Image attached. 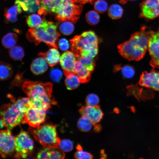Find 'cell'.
I'll return each mask as SVG.
<instances>
[{
  "label": "cell",
  "instance_id": "6da1fadb",
  "mask_svg": "<svg viewBox=\"0 0 159 159\" xmlns=\"http://www.w3.org/2000/svg\"><path fill=\"white\" fill-rule=\"evenodd\" d=\"M52 87L51 83L39 81H26L22 85L32 107L45 111L51 108L52 105L57 104L52 95Z\"/></svg>",
  "mask_w": 159,
  "mask_h": 159
},
{
  "label": "cell",
  "instance_id": "7a4b0ae2",
  "mask_svg": "<svg viewBox=\"0 0 159 159\" xmlns=\"http://www.w3.org/2000/svg\"><path fill=\"white\" fill-rule=\"evenodd\" d=\"M145 27L133 34L130 39L118 46L120 54L129 61H139L143 58L148 49L151 31Z\"/></svg>",
  "mask_w": 159,
  "mask_h": 159
},
{
  "label": "cell",
  "instance_id": "3957f363",
  "mask_svg": "<svg viewBox=\"0 0 159 159\" xmlns=\"http://www.w3.org/2000/svg\"><path fill=\"white\" fill-rule=\"evenodd\" d=\"M32 107L28 97H20L14 102L2 105L1 107V119L5 127L11 130L22 124L25 113Z\"/></svg>",
  "mask_w": 159,
  "mask_h": 159
},
{
  "label": "cell",
  "instance_id": "277c9868",
  "mask_svg": "<svg viewBox=\"0 0 159 159\" xmlns=\"http://www.w3.org/2000/svg\"><path fill=\"white\" fill-rule=\"evenodd\" d=\"M98 42L97 36L92 31L84 32L70 40L71 49L76 58L93 59L98 53Z\"/></svg>",
  "mask_w": 159,
  "mask_h": 159
},
{
  "label": "cell",
  "instance_id": "5b68a950",
  "mask_svg": "<svg viewBox=\"0 0 159 159\" xmlns=\"http://www.w3.org/2000/svg\"><path fill=\"white\" fill-rule=\"evenodd\" d=\"M57 26L56 24L43 20L38 27L28 30L26 38L36 45L43 42L49 46L57 48L56 42L60 36L57 30Z\"/></svg>",
  "mask_w": 159,
  "mask_h": 159
},
{
  "label": "cell",
  "instance_id": "8992f818",
  "mask_svg": "<svg viewBox=\"0 0 159 159\" xmlns=\"http://www.w3.org/2000/svg\"><path fill=\"white\" fill-rule=\"evenodd\" d=\"M28 131L44 148H59L61 140L54 125L49 123L42 124L39 128L31 127Z\"/></svg>",
  "mask_w": 159,
  "mask_h": 159
},
{
  "label": "cell",
  "instance_id": "52a82bcc",
  "mask_svg": "<svg viewBox=\"0 0 159 159\" xmlns=\"http://www.w3.org/2000/svg\"><path fill=\"white\" fill-rule=\"evenodd\" d=\"M72 0H63L55 12V19L59 22L68 20L75 23L79 18L82 5Z\"/></svg>",
  "mask_w": 159,
  "mask_h": 159
},
{
  "label": "cell",
  "instance_id": "ba28073f",
  "mask_svg": "<svg viewBox=\"0 0 159 159\" xmlns=\"http://www.w3.org/2000/svg\"><path fill=\"white\" fill-rule=\"evenodd\" d=\"M15 153L14 158H26L32 151L34 143L28 133L21 131L15 136Z\"/></svg>",
  "mask_w": 159,
  "mask_h": 159
},
{
  "label": "cell",
  "instance_id": "9c48e42d",
  "mask_svg": "<svg viewBox=\"0 0 159 159\" xmlns=\"http://www.w3.org/2000/svg\"><path fill=\"white\" fill-rule=\"evenodd\" d=\"M7 129L1 130L0 133V153L3 158L14 157L15 153V137Z\"/></svg>",
  "mask_w": 159,
  "mask_h": 159
},
{
  "label": "cell",
  "instance_id": "30bf717a",
  "mask_svg": "<svg viewBox=\"0 0 159 159\" xmlns=\"http://www.w3.org/2000/svg\"><path fill=\"white\" fill-rule=\"evenodd\" d=\"M148 49L151 57L150 65L153 68H159V28L150 31Z\"/></svg>",
  "mask_w": 159,
  "mask_h": 159
},
{
  "label": "cell",
  "instance_id": "8fae6325",
  "mask_svg": "<svg viewBox=\"0 0 159 159\" xmlns=\"http://www.w3.org/2000/svg\"><path fill=\"white\" fill-rule=\"evenodd\" d=\"M45 110L32 107L25 114L22 124H28L31 127L38 129L45 121Z\"/></svg>",
  "mask_w": 159,
  "mask_h": 159
},
{
  "label": "cell",
  "instance_id": "7c38bea8",
  "mask_svg": "<svg viewBox=\"0 0 159 159\" xmlns=\"http://www.w3.org/2000/svg\"><path fill=\"white\" fill-rule=\"evenodd\" d=\"M138 83L141 86L159 91V71L153 69L143 72Z\"/></svg>",
  "mask_w": 159,
  "mask_h": 159
},
{
  "label": "cell",
  "instance_id": "4fadbf2b",
  "mask_svg": "<svg viewBox=\"0 0 159 159\" xmlns=\"http://www.w3.org/2000/svg\"><path fill=\"white\" fill-rule=\"evenodd\" d=\"M140 16L147 19L159 16V0H144L141 7Z\"/></svg>",
  "mask_w": 159,
  "mask_h": 159
},
{
  "label": "cell",
  "instance_id": "5bb4252c",
  "mask_svg": "<svg viewBox=\"0 0 159 159\" xmlns=\"http://www.w3.org/2000/svg\"><path fill=\"white\" fill-rule=\"evenodd\" d=\"M76 57L72 52L67 51L61 55L60 60V65L65 75L75 73Z\"/></svg>",
  "mask_w": 159,
  "mask_h": 159
},
{
  "label": "cell",
  "instance_id": "9a60e30c",
  "mask_svg": "<svg viewBox=\"0 0 159 159\" xmlns=\"http://www.w3.org/2000/svg\"><path fill=\"white\" fill-rule=\"evenodd\" d=\"M82 116L88 118L92 122L98 123L102 119L104 114L99 105H87L82 107L79 110Z\"/></svg>",
  "mask_w": 159,
  "mask_h": 159
},
{
  "label": "cell",
  "instance_id": "2e32d148",
  "mask_svg": "<svg viewBox=\"0 0 159 159\" xmlns=\"http://www.w3.org/2000/svg\"><path fill=\"white\" fill-rule=\"evenodd\" d=\"M77 126L80 130L85 132L94 131L98 132L102 129L100 124L93 122L88 118L84 116H82L78 120Z\"/></svg>",
  "mask_w": 159,
  "mask_h": 159
},
{
  "label": "cell",
  "instance_id": "e0dca14e",
  "mask_svg": "<svg viewBox=\"0 0 159 159\" xmlns=\"http://www.w3.org/2000/svg\"><path fill=\"white\" fill-rule=\"evenodd\" d=\"M63 0H40L41 8L38 10L39 14L48 12H55Z\"/></svg>",
  "mask_w": 159,
  "mask_h": 159
},
{
  "label": "cell",
  "instance_id": "ac0fdd59",
  "mask_svg": "<svg viewBox=\"0 0 159 159\" xmlns=\"http://www.w3.org/2000/svg\"><path fill=\"white\" fill-rule=\"evenodd\" d=\"M48 65L45 58L42 56L35 59L32 63L30 69L32 72L38 75L45 72L48 68Z\"/></svg>",
  "mask_w": 159,
  "mask_h": 159
},
{
  "label": "cell",
  "instance_id": "d6986e66",
  "mask_svg": "<svg viewBox=\"0 0 159 159\" xmlns=\"http://www.w3.org/2000/svg\"><path fill=\"white\" fill-rule=\"evenodd\" d=\"M15 4L28 12H34L41 8L40 0H16Z\"/></svg>",
  "mask_w": 159,
  "mask_h": 159
},
{
  "label": "cell",
  "instance_id": "ffe728a7",
  "mask_svg": "<svg viewBox=\"0 0 159 159\" xmlns=\"http://www.w3.org/2000/svg\"><path fill=\"white\" fill-rule=\"evenodd\" d=\"M39 56L44 57L48 65L54 66L60 61L61 56L57 48L52 47L46 53H40L38 54Z\"/></svg>",
  "mask_w": 159,
  "mask_h": 159
},
{
  "label": "cell",
  "instance_id": "44dd1931",
  "mask_svg": "<svg viewBox=\"0 0 159 159\" xmlns=\"http://www.w3.org/2000/svg\"><path fill=\"white\" fill-rule=\"evenodd\" d=\"M91 72L80 62L77 60L75 65V73L78 77L81 83H86L89 81Z\"/></svg>",
  "mask_w": 159,
  "mask_h": 159
},
{
  "label": "cell",
  "instance_id": "7402d4cb",
  "mask_svg": "<svg viewBox=\"0 0 159 159\" xmlns=\"http://www.w3.org/2000/svg\"><path fill=\"white\" fill-rule=\"evenodd\" d=\"M65 76V84L69 90H72L76 88L81 82L78 77L74 73L68 74Z\"/></svg>",
  "mask_w": 159,
  "mask_h": 159
},
{
  "label": "cell",
  "instance_id": "603a6c76",
  "mask_svg": "<svg viewBox=\"0 0 159 159\" xmlns=\"http://www.w3.org/2000/svg\"><path fill=\"white\" fill-rule=\"evenodd\" d=\"M18 40L17 35L13 33H9L2 38L1 42L3 46L7 49H10L15 46Z\"/></svg>",
  "mask_w": 159,
  "mask_h": 159
},
{
  "label": "cell",
  "instance_id": "cb8c5ba5",
  "mask_svg": "<svg viewBox=\"0 0 159 159\" xmlns=\"http://www.w3.org/2000/svg\"><path fill=\"white\" fill-rule=\"evenodd\" d=\"M21 9L20 6L16 4L7 9L5 11V15L7 20L12 22L16 21L17 20V16L21 13Z\"/></svg>",
  "mask_w": 159,
  "mask_h": 159
},
{
  "label": "cell",
  "instance_id": "d4e9b609",
  "mask_svg": "<svg viewBox=\"0 0 159 159\" xmlns=\"http://www.w3.org/2000/svg\"><path fill=\"white\" fill-rule=\"evenodd\" d=\"M12 73V68L9 64L1 62L0 67V78L1 80H6L10 77Z\"/></svg>",
  "mask_w": 159,
  "mask_h": 159
},
{
  "label": "cell",
  "instance_id": "484cf974",
  "mask_svg": "<svg viewBox=\"0 0 159 159\" xmlns=\"http://www.w3.org/2000/svg\"><path fill=\"white\" fill-rule=\"evenodd\" d=\"M123 14V9L121 6L117 4L112 5L108 11L109 16L113 19H117L120 18Z\"/></svg>",
  "mask_w": 159,
  "mask_h": 159
},
{
  "label": "cell",
  "instance_id": "4316f807",
  "mask_svg": "<svg viewBox=\"0 0 159 159\" xmlns=\"http://www.w3.org/2000/svg\"><path fill=\"white\" fill-rule=\"evenodd\" d=\"M9 53L10 57L15 60L21 59L24 55L23 49L19 46H15L11 48L9 50Z\"/></svg>",
  "mask_w": 159,
  "mask_h": 159
},
{
  "label": "cell",
  "instance_id": "83f0119b",
  "mask_svg": "<svg viewBox=\"0 0 159 159\" xmlns=\"http://www.w3.org/2000/svg\"><path fill=\"white\" fill-rule=\"evenodd\" d=\"M41 17L38 15L33 14L28 16L26 23L29 27L34 28L38 27L42 22Z\"/></svg>",
  "mask_w": 159,
  "mask_h": 159
},
{
  "label": "cell",
  "instance_id": "f1b7e54d",
  "mask_svg": "<svg viewBox=\"0 0 159 159\" xmlns=\"http://www.w3.org/2000/svg\"><path fill=\"white\" fill-rule=\"evenodd\" d=\"M59 31L63 34L68 35L73 32L74 26L71 21H65L62 23L59 26Z\"/></svg>",
  "mask_w": 159,
  "mask_h": 159
},
{
  "label": "cell",
  "instance_id": "f546056e",
  "mask_svg": "<svg viewBox=\"0 0 159 159\" xmlns=\"http://www.w3.org/2000/svg\"><path fill=\"white\" fill-rule=\"evenodd\" d=\"M86 19L87 22L91 25H95L99 21L100 17L97 12L90 11L86 14Z\"/></svg>",
  "mask_w": 159,
  "mask_h": 159
},
{
  "label": "cell",
  "instance_id": "4dcf8cb0",
  "mask_svg": "<svg viewBox=\"0 0 159 159\" xmlns=\"http://www.w3.org/2000/svg\"><path fill=\"white\" fill-rule=\"evenodd\" d=\"M77 58V60L80 62L90 71L92 72L94 70L95 64L93 59H89L82 56H80Z\"/></svg>",
  "mask_w": 159,
  "mask_h": 159
},
{
  "label": "cell",
  "instance_id": "1f68e13d",
  "mask_svg": "<svg viewBox=\"0 0 159 159\" xmlns=\"http://www.w3.org/2000/svg\"><path fill=\"white\" fill-rule=\"evenodd\" d=\"M49 159H63L65 156L63 151L59 148H49Z\"/></svg>",
  "mask_w": 159,
  "mask_h": 159
},
{
  "label": "cell",
  "instance_id": "d6a6232c",
  "mask_svg": "<svg viewBox=\"0 0 159 159\" xmlns=\"http://www.w3.org/2000/svg\"><path fill=\"white\" fill-rule=\"evenodd\" d=\"M119 69H121L123 75L127 78H130L134 75L135 70L132 66L126 65L122 67H119Z\"/></svg>",
  "mask_w": 159,
  "mask_h": 159
},
{
  "label": "cell",
  "instance_id": "836d02e7",
  "mask_svg": "<svg viewBox=\"0 0 159 159\" xmlns=\"http://www.w3.org/2000/svg\"><path fill=\"white\" fill-rule=\"evenodd\" d=\"M94 3L95 9L97 12L102 13L107 9L108 4L104 0H97Z\"/></svg>",
  "mask_w": 159,
  "mask_h": 159
},
{
  "label": "cell",
  "instance_id": "e575fe53",
  "mask_svg": "<svg viewBox=\"0 0 159 159\" xmlns=\"http://www.w3.org/2000/svg\"><path fill=\"white\" fill-rule=\"evenodd\" d=\"M59 148L63 151L69 152L72 150L73 144L72 142L69 140L63 139L61 140Z\"/></svg>",
  "mask_w": 159,
  "mask_h": 159
},
{
  "label": "cell",
  "instance_id": "d590c367",
  "mask_svg": "<svg viewBox=\"0 0 159 159\" xmlns=\"http://www.w3.org/2000/svg\"><path fill=\"white\" fill-rule=\"evenodd\" d=\"M99 101V98L98 96L93 93L88 95L85 99L87 105L90 106L98 105Z\"/></svg>",
  "mask_w": 159,
  "mask_h": 159
},
{
  "label": "cell",
  "instance_id": "8d00e7d4",
  "mask_svg": "<svg viewBox=\"0 0 159 159\" xmlns=\"http://www.w3.org/2000/svg\"><path fill=\"white\" fill-rule=\"evenodd\" d=\"M74 157L75 158L78 159H91L93 158L91 154L82 150H78L75 152Z\"/></svg>",
  "mask_w": 159,
  "mask_h": 159
},
{
  "label": "cell",
  "instance_id": "74e56055",
  "mask_svg": "<svg viewBox=\"0 0 159 159\" xmlns=\"http://www.w3.org/2000/svg\"><path fill=\"white\" fill-rule=\"evenodd\" d=\"M62 75V71L58 69H54L52 70L50 73V76L52 80L55 82L60 81Z\"/></svg>",
  "mask_w": 159,
  "mask_h": 159
},
{
  "label": "cell",
  "instance_id": "f35d334b",
  "mask_svg": "<svg viewBox=\"0 0 159 159\" xmlns=\"http://www.w3.org/2000/svg\"><path fill=\"white\" fill-rule=\"evenodd\" d=\"M49 148H44L41 150L37 153L36 158L37 159H49Z\"/></svg>",
  "mask_w": 159,
  "mask_h": 159
},
{
  "label": "cell",
  "instance_id": "ab89813d",
  "mask_svg": "<svg viewBox=\"0 0 159 159\" xmlns=\"http://www.w3.org/2000/svg\"><path fill=\"white\" fill-rule=\"evenodd\" d=\"M59 46L62 51H66L69 49V44L68 41L65 38H62L59 41Z\"/></svg>",
  "mask_w": 159,
  "mask_h": 159
},
{
  "label": "cell",
  "instance_id": "60d3db41",
  "mask_svg": "<svg viewBox=\"0 0 159 159\" xmlns=\"http://www.w3.org/2000/svg\"><path fill=\"white\" fill-rule=\"evenodd\" d=\"M73 1L81 4H85L87 3H90L91 4L94 3L97 0H72Z\"/></svg>",
  "mask_w": 159,
  "mask_h": 159
},
{
  "label": "cell",
  "instance_id": "b9f144b4",
  "mask_svg": "<svg viewBox=\"0 0 159 159\" xmlns=\"http://www.w3.org/2000/svg\"><path fill=\"white\" fill-rule=\"evenodd\" d=\"M0 128H2L5 127L4 122L2 120L0 119Z\"/></svg>",
  "mask_w": 159,
  "mask_h": 159
},
{
  "label": "cell",
  "instance_id": "7bdbcfd3",
  "mask_svg": "<svg viewBox=\"0 0 159 159\" xmlns=\"http://www.w3.org/2000/svg\"><path fill=\"white\" fill-rule=\"evenodd\" d=\"M128 0H120V2L122 4H124L127 2Z\"/></svg>",
  "mask_w": 159,
  "mask_h": 159
},
{
  "label": "cell",
  "instance_id": "ee69618b",
  "mask_svg": "<svg viewBox=\"0 0 159 159\" xmlns=\"http://www.w3.org/2000/svg\"><path fill=\"white\" fill-rule=\"evenodd\" d=\"M77 150H82V147H81V146L80 145H77Z\"/></svg>",
  "mask_w": 159,
  "mask_h": 159
},
{
  "label": "cell",
  "instance_id": "f6af8a7d",
  "mask_svg": "<svg viewBox=\"0 0 159 159\" xmlns=\"http://www.w3.org/2000/svg\"><path fill=\"white\" fill-rule=\"evenodd\" d=\"M131 0V1H136V0Z\"/></svg>",
  "mask_w": 159,
  "mask_h": 159
}]
</instances>
